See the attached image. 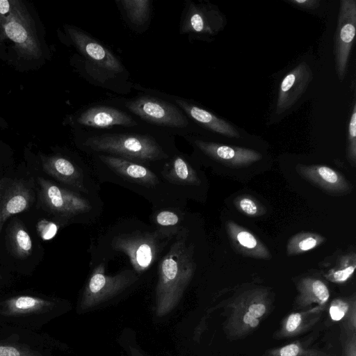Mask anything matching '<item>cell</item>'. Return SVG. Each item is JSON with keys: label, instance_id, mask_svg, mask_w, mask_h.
<instances>
[{"label": "cell", "instance_id": "cell-1", "mask_svg": "<svg viewBox=\"0 0 356 356\" xmlns=\"http://www.w3.org/2000/svg\"><path fill=\"white\" fill-rule=\"evenodd\" d=\"M173 238L138 218L120 219L91 242L90 266L125 257L129 266L142 277L157 264Z\"/></svg>", "mask_w": 356, "mask_h": 356}, {"label": "cell", "instance_id": "cell-2", "mask_svg": "<svg viewBox=\"0 0 356 356\" xmlns=\"http://www.w3.org/2000/svg\"><path fill=\"white\" fill-rule=\"evenodd\" d=\"M92 167L99 183L127 188L145 198L152 207L186 206L188 200L153 168L104 154H94Z\"/></svg>", "mask_w": 356, "mask_h": 356}, {"label": "cell", "instance_id": "cell-3", "mask_svg": "<svg viewBox=\"0 0 356 356\" xmlns=\"http://www.w3.org/2000/svg\"><path fill=\"white\" fill-rule=\"evenodd\" d=\"M191 222L172 239L157 263L155 314L161 318L179 304L197 268Z\"/></svg>", "mask_w": 356, "mask_h": 356}, {"label": "cell", "instance_id": "cell-4", "mask_svg": "<svg viewBox=\"0 0 356 356\" xmlns=\"http://www.w3.org/2000/svg\"><path fill=\"white\" fill-rule=\"evenodd\" d=\"M82 146L88 153L120 157L156 170L177 152L155 138L136 134L92 136L86 138Z\"/></svg>", "mask_w": 356, "mask_h": 356}, {"label": "cell", "instance_id": "cell-5", "mask_svg": "<svg viewBox=\"0 0 356 356\" xmlns=\"http://www.w3.org/2000/svg\"><path fill=\"white\" fill-rule=\"evenodd\" d=\"M38 200L41 207L60 225L72 222L92 224L103 211L99 195L81 194L43 177H38Z\"/></svg>", "mask_w": 356, "mask_h": 356}, {"label": "cell", "instance_id": "cell-6", "mask_svg": "<svg viewBox=\"0 0 356 356\" xmlns=\"http://www.w3.org/2000/svg\"><path fill=\"white\" fill-rule=\"evenodd\" d=\"M271 305L267 288L252 286L238 292L225 306L226 333L234 339L252 333L267 316Z\"/></svg>", "mask_w": 356, "mask_h": 356}, {"label": "cell", "instance_id": "cell-7", "mask_svg": "<svg viewBox=\"0 0 356 356\" xmlns=\"http://www.w3.org/2000/svg\"><path fill=\"white\" fill-rule=\"evenodd\" d=\"M106 264L99 262L92 266L79 299V313L104 303L136 286L142 277L130 266H126L113 275L106 273Z\"/></svg>", "mask_w": 356, "mask_h": 356}, {"label": "cell", "instance_id": "cell-8", "mask_svg": "<svg viewBox=\"0 0 356 356\" xmlns=\"http://www.w3.org/2000/svg\"><path fill=\"white\" fill-rule=\"evenodd\" d=\"M41 163L43 170L60 185L83 195H99V182L83 163L60 155L41 156Z\"/></svg>", "mask_w": 356, "mask_h": 356}, {"label": "cell", "instance_id": "cell-9", "mask_svg": "<svg viewBox=\"0 0 356 356\" xmlns=\"http://www.w3.org/2000/svg\"><path fill=\"white\" fill-rule=\"evenodd\" d=\"M0 25L19 55L28 60L40 57L42 49L34 22L21 1L15 0L12 12L0 19Z\"/></svg>", "mask_w": 356, "mask_h": 356}, {"label": "cell", "instance_id": "cell-10", "mask_svg": "<svg viewBox=\"0 0 356 356\" xmlns=\"http://www.w3.org/2000/svg\"><path fill=\"white\" fill-rule=\"evenodd\" d=\"M157 171L168 184L187 200H199L205 181L202 172L188 156L176 152Z\"/></svg>", "mask_w": 356, "mask_h": 356}, {"label": "cell", "instance_id": "cell-11", "mask_svg": "<svg viewBox=\"0 0 356 356\" xmlns=\"http://www.w3.org/2000/svg\"><path fill=\"white\" fill-rule=\"evenodd\" d=\"M59 305L56 298L21 294L0 301V316L15 323L44 321L54 314Z\"/></svg>", "mask_w": 356, "mask_h": 356}, {"label": "cell", "instance_id": "cell-12", "mask_svg": "<svg viewBox=\"0 0 356 356\" xmlns=\"http://www.w3.org/2000/svg\"><path fill=\"white\" fill-rule=\"evenodd\" d=\"M356 32V1L341 0L334 41L335 70L339 81L346 76Z\"/></svg>", "mask_w": 356, "mask_h": 356}, {"label": "cell", "instance_id": "cell-13", "mask_svg": "<svg viewBox=\"0 0 356 356\" xmlns=\"http://www.w3.org/2000/svg\"><path fill=\"white\" fill-rule=\"evenodd\" d=\"M191 142L199 157L230 167L248 166L262 159V154L259 152L250 148L199 138L191 139Z\"/></svg>", "mask_w": 356, "mask_h": 356}, {"label": "cell", "instance_id": "cell-14", "mask_svg": "<svg viewBox=\"0 0 356 356\" xmlns=\"http://www.w3.org/2000/svg\"><path fill=\"white\" fill-rule=\"evenodd\" d=\"M134 114L150 123L174 128H181L188 124L184 113L175 105L161 99L140 97L126 104Z\"/></svg>", "mask_w": 356, "mask_h": 356}, {"label": "cell", "instance_id": "cell-15", "mask_svg": "<svg viewBox=\"0 0 356 356\" xmlns=\"http://www.w3.org/2000/svg\"><path fill=\"white\" fill-rule=\"evenodd\" d=\"M226 24L225 15L216 6L191 3L181 22L180 32L211 38L222 31Z\"/></svg>", "mask_w": 356, "mask_h": 356}, {"label": "cell", "instance_id": "cell-16", "mask_svg": "<svg viewBox=\"0 0 356 356\" xmlns=\"http://www.w3.org/2000/svg\"><path fill=\"white\" fill-rule=\"evenodd\" d=\"M35 200L34 191L22 179L4 177L0 180V233L12 216L30 208Z\"/></svg>", "mask_w": 356, "mask_h": 356}, {"label": "cell", "instance_id": "cell-17", "mask_svg": "<svg viewBox=\"0 0 356 356\" xmlns=\"http://www.w3.org/2000/svg\"><path fill=\"white\" fill-rule=\"evenodd\" d=\"M312 79V69L305 62L300 63L291 69L280 83L275 103V115H282L293 108Z\"/></svg>", "mask_w": 356, "mask_h": 356}, {"label": "cell", "instance_id": "cell-18", "mask_svg": "<svg viewBox=\"0 0 356 356\" xmlns=\"http://www.w3.org/2000/svg\"><path fill=\"white\" fill-rule=\"evenodd\" d=\"M67 31L76 47L89 60L110 72L118 73L124 70L112 52L87 33L72 26H68Z\"/></svg>", "mask_w": 356, "mask_h": 356}, {"label": "cell", "instance_id": "cell-19", "mask_svg": "<svg viewBox=\"0 0 356 356\" xmlns=\"http://www.w3.org/2000/svg\"><path fill=\"white\" fill-rule=\"evenodd\" d=\"M296 170L303 178L327 193L344 195L353 189L347 179L330 167L323 165H298Z\"/></svg>", "mask_w": 356, "mask_h": 356}, {"label": "cell", "instance_id": "cell-20", "mask_svg": "<svg viewBox=\"0 0 356 356\" xmlns=\"http://www.w3.org/2000/svg\"><path fill=\"white\" fill-rule=\"evenodd\" d=\"M149 224L159 232L175 238L191 222L186 207L166 206L152 207Z\"/></svg>", "mask_w": 356, "mask_h": 356}, {"label": "cell", "instance_id": "cell-21", "mask_svg": "<svg viewBox=\"0 0 356 356\" xmlns=\"http://www.w3.org/2000/svg\"><path fill=\"white\" fill-rule=\"evenodd\" d=\"M225 227L233 247L239 254L258 259H271L268 248L251 232L231 220L226 222Z\"/></svg>", "mask_w": 356, "mask_h": 356}, {"label": "cell", "instance_id": "cell-22", "mask_svg": "<svg viewBox=\"0 0 356 356\" xmlns=\"http://www.w3.org/2000/svg\"><path fill=\"white\" fill-rule=\"evenodd\" d=\"M175 102L190 118L213 133L232 139L241 138L240 131L229 122L184 100L176 99Z\"/></svg>", "mask_w": 356, "mask_h": 356}, {"label": "cell", "instance_id": "cell-23", "mask_svg": "<svg viewBox=\"0 0 356 356\" xmlns=\"http://www.w3.org/2000/svg\"><path fill=\"white\" fill-rule=\"evenodd\" d=\"M319 267L326 280L336 284H343L354 274L356 268L355 252L352 250H339L325 259Z\"/></svg>", "mask_w": 356, "mask_h": 356}, {"label": "cell", "instance_id": "cell-24", "mask_svg": "<svg viewBox=\"0 0 356 356\" xmlns=\"http://www.w3.org/2000/svg\"><path fill=\"white\" fill-rule=\"evenodd\" d=\"M81 124L94 128H107L114 125L133 126V118L127 113L113 107L94 106L83 112L78 118Z\"/></svg>", "mask_w": 356, "mask_h": 356}, {"label": "cell", "instance_id": "cell-25", "mask_svg": "<svg viewBox=\"0 0 356 356\" xmlns=\"http://www.w3.org/2000/svg\"><path fill=\"white\" fill-rule=\"evenodd\" d=\"M298 296L296 298L297 308H310L313 305L325 307L330 298V290L321 280L305 277L297 284Z\"/></svg>", "mask_w": 356, "mask_h": 356}, {"label": "cell", "instance_id": "cell-26", "mask_svg": "<svg viewBox=\"0 0 356 356\" xmlns=\"http://www.w3.org/2000/svg\"><path fill=\"white\" fill-rule=\"evenodd\" d=\"M323 309V307L315 306L304 311L289 314L282 321L275 336L281 339L303 333L318 321Z\"/></svg>", "mask_w": 356, "mask_h": 356}, {"label": "cell", "instance_id": "cell-27", "mask_svg": "<svg viewBox=\"0 0 356 356\" xmlns=\"http://www.w3.org/2000/svg\"><path fill=\"white\" fill-rule=\"evenodd\" d=\"M330 318L341 322L344 334L356 333V298L355 294L349 298H337L329 306Z\"/></svg>", "mask_w": 356, "mask_h": 356}, {"label": "cell", "instance_id": "cell-28", "mask_svg": "<svg viewBox=\"0 0 356 356\" xmlns=\"http://www.w3.org/2000/svg\"><path fill=\"white\" fill-rule=\"evenodd\" d=\"M7 234L10 251L15 257L26 259L31 254V238L19 220H15L9 225Z\"/></svg>", "mask_w": 356, "mask_h": 356}, {"label": "cell", "instance_id": "cell-29", "mask_svg": "<svg viewBox=\"0 0 356 356\" xmlns=\"http://www.w3.org/2000/svg\"><path fill=\"white\" fill-rule=\"evenodd\" d=\"M325 241L323 236L313 232H299L293 235L286 245L288 256L303 254L312 250Z\"/></svg>", "mask_w": 356, "mask_h": 356}, {"label": "cell", "instance_id": "cell-30", "mask_svg": "<svg viewBox=\"0 0 356 356\" xmlns=\"http://www.w3.org/2000/svg\"><path fill=\"white\" fill-rule=\"evenodd\" d=\"M266 356H327L324 351L309 348L300 342H292L266 351Z\"/></svg>", "mask_w": 356, "mask_h": 356}, {"label": "cell", "instance_id": "cell-31", "mask_svg": "<svg viewBox=\"0 0 356 356\" xmlns=\"http://www.w3.org/2000/svg\"><path fill=\"white\" fill-rule=\"evenodd\" d=\"M0 356H48L44 351L32 348L28 344L22 343L10 337L0 340Z\"/></svg>", "mask_w": 356, "mask_h": 356}, {"label": "cell", "instance_id": "cell-32", "mask_svg": "<svg viewBox=\"0 0 356 356\" xmlns=\"http://www.w3.org/2000/svg\"><path fill=\"white\" fill-rule=\"evenodd\" d=\"M120 2L128 17L134 23L141 24L149 18L150 13L149 0H123Z\"/></svg>", "mask_w": 356, "mask_h": 356}, {"label": "cell", "instance_id": "cell-33", "mask_svg": "<svg viewBox=\"0 0 356 356\" xmlns=\"http://www.w3.org/2000/svg\"><path fill=\"white\" fill-rule=\"evenodd\" d=\"M346 156L349 163L355 166L356 164V104L355 102L348 127Z\"/></svg>", "mask_w": 356, "mask_h": 356}, {"label": "cell", "instance_id": "cell-34", "mask_svg": "<svg viewBox=\"0 0 356 356\" xmlns=\"http://www.w3.org/2000/svg\"><path fill=\"white\" fill-rule=\"evenodd\" d=\"M234 204L241 213L250 217L259 216L264 213V209L259 202L249 195H243L237 197Z\"/></svg>", "mask_w": 356, "mask_h": 356}, {"label": "cell", "instance_id": "cell-35", "mask_svg": "<svg viewBox=\"0 0 356 356\" xmlns=\"http://www.w3.org/2000/svg\"><path fill=\"white\" fill-rule=\"evenodd\" d=\"M59 225L47 220L41 219L36 225V230L38 235L44 241L52 239L58 233Z\"/></svg>", "mask_w": 356, "mask_h": 356}, {"label": "cell", "instance_id": "cell-36", "mask_svg": "<svg viewBox=\"0 0 356 356\" xmlns=\"http://www.w3.org/2000/svg\"><path fill=\"white\" fill-rule=\"evenodd\" d=\"M343 356H356V333L344 334Z\"/></svg>", "mask_w": 356, "mask_h": 356}, {"label": "cell", "instance_id": "cell-37", "mask_svg": "<svg viewBox=\"0 0 356 356\" xmlns=\"http://www.w3.org/2000/svg\"><path fill=\"white\" fill-rule=\"evenodd\" d=\"M289 3L304 10H315L319 6L318 0H290Z\"/></svg>", "mask_w": 356, "mask_h": 356}, {"label": "cell", "instance_id": "cell-38", "mask_svg": "<svg viewBox=\"0 0 356 356\" xmlns=\"http://www.w3.org/2000/svg\"><path fill=\"white\" fill-rule=\"evenodd\" d=\"M15 0H0V19L6 17L12 12Z\"/></svg>", "mask_w": 356, "mask_h": 356}, {"label": "cell", "instance_id": "cell-39", "mask_svg": "<svg viewBox=\"0 0 356 356\" xmlns=\"http://www.w3.org/2000/svg\"><path fill=\"white\" fill-rule=\"evenodd\" d=\"M129 352L131 356H146L141 353L138 349L133 347H130Z\"/></svg>", "mask_w": 356, "mask_h": 356}, {"label": "cell", "instance_id": "cell-40", "mask_svg": "<svg viewBox=\"0 0 356 356\" xmlns=\"http://www.w3.org/2000/svg\"><path fill=\"white\" fill-rule=\"evenodd\" d=\"M1 279V277L0 276V280Z\"/></svg>", "mask_w": 356, "mask_h": 356}]
</instances>
